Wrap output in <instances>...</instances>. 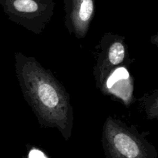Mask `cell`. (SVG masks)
Instances as JSON below:
<instances>
[{"label": "cell", "mask_w": 158, "mask_h": 158, "mask_svg": "<svg viewBox=\"0 0 158 158\" xmlns=\"http://www.w3.org/2000/svg\"><path fill=\"white\" fill-rule=\"evenodd\" d=\"M103 144L110 158H147L148 143L136 128L108 117L103 127Z\"/></svg>", "instance_id": "2"}, {"label": "cell", "mask_w": 158, "mask_h": 158, "mask_svg": "<svg viewBox=\"0 0 158 158\" xmlns=\"http://www.w3.org/2000/svg\"><path fill=\"white\" fill-rule=\"evenodd\" d=\"M15 59L22 93L40 124L56 128L68 140L72 134L74 116L67 91L34 57L16 52Z\"/></svg>", "instance_id": "1"}, {"label": "cell", "mask_w": 158, "mask_h": 158, "mask_svg": "<svg viewBox=\"0 0 158 158\" xmlns=\"http://www.w3.org/2000/svg\"><path fill=\"white\" fill-rule=\"evenodd\" d=\"M100 52L94 69L96 84L101 89L110 74L129 60L125 38L122 35L106 33L100 42Z\"/></svg>", "instance_id": "4"}, {"label": "cell", "mask_w": 158, "mask_h": 158, "mask_svg": "<svg viewBox=\"0 0 158 158\" xmlns=\"http://www.w3.org/2000/svg\"><path fill=\"white\" fill-rule=\"evenodd\" d=\"M143 110L148 120L158 119V89L141 99Z\"/></svg>", "instance_id": "7"}, {"label": "cell", "mask_w": 158, "mask_h": 158, "mask_svg": "<svg viewBox=\"0 0 158 158\" xmlns=\"http://www.w3.org/2000/svg\"><path fill=\"white\" fill-rule=\"evenodd\" d=\"M151 43L152 44H154V46H156L158 48V32L156 33L155 35H152L151 38Z\"/></svg>", "instance_id": "9"}, {"label": "cell", "mask_w": 158, "mask_h": 158, "mask_svg": "<svg viewBox=\"0 0 158 158\" xmlns=\"http://www.w3.org/2000/svg\"><path fill=\"white\" fill-rule=\"evenodd\" d=\"M9 19L40 35L54 14L56 0H0Z\"/></svg>", "instance_id": "3"}, {"label": "cell", "mask_w": 158, "mask_h": 158, "mask_svg": "<svg viewBox=\"0 0 158 158\" xmlns=\"http://www.w3.org/2000/svg\"><path fill=\"white\" fill-rule=\"evenodd\" d=\"M100 90L103 94H112L117 98L120 97L122 90L121 100L127 107L134 101V81L127 69L122 66L110 74Z\"/></svg>", "instance_id": "6"}, {"label": "cell", "mask_w": 158, "mask_h": 158, "mask_svg": "<svg viewBox=\"0 0 158 158\" xmlns=\"http://www.w3.org/2000/svg\"><path fill=\"white\" fill-rule=\"evenodd\" d=\"M97 0H63L65 26L77 39L86 37L96 11Z\"/></svg>", "instance_id": "5"}, {"label": "cell", "mask_w": 158, "mask_h": 158, "mask_svg": "<svg viewBox=\"0 0 158 158\" xmlns=\"http://www.w3.org/2000/svg\"><path fill=\"white\" fill-rule=\"evenodd\" d=\"M28 158H48L46 154L40 150L32 148L28 154Z\"/></svg>", "instance_id": "8"}]
</instances>
